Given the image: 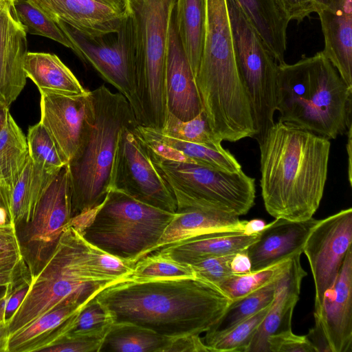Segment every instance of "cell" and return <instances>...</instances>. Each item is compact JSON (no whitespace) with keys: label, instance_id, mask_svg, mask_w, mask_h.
Returning a JSON list of instances; mask_svg holds the SVG:
<instances>
[{"label":"cell","instance_id":"6da1fadb","mask_svg":"<svg viewBox=\"0 0 352 352\" xmlns=\"http://www.w3.org/2000/svg\"><path fill=\"white\" fill-rule=\"evenodd\" d=\"M113 322H131L160 335L200 336L231 302L216 285L192 277L112 283L95 296Z\"/></svg>","mask_w":352,"mask_h":352},{"label":"cell","instance_id":"7a4b0ae2","mask_svg":"<svg viewBox=\"0 0 352 352\" xmlns=\"http://www.w3.org/2000/svg\"><path fill=\"white\" fill-rule=\"evenodd\" d=\"M258 144L260 186L266 211L275 219L313 217L324 194L330 140L278 121Z\"/></svg>","mask_w":352,"mask_h":352},{"label":"cell","instance_id":"3957f363","mask_svg":"<svg viewBox=\"0 0 352 352\" xmlns=\"http://www.w3.org/2000/svg\"><path fill=\"white\" fill-rule=\"evenodd\" d=\"M276 111L278 121L334 140L352 126V87L322 52L278 64Z\"/></svg>","mask_w":352,"mask_h":352},{"label":"cell","instance_id":"277c9868","mask_svg":"<svg viewBox=\"0 0 352 352\" xmlns=\"http://www.w3.org/2000/svg\"><path fill=\"white\" fill-rule=\"evenodd\" d=\"M89 107L76 153L67 164L72 193V218L100 205L111 187L118 135L138 124L120 92L101 85L89 93ZM71 218V219H72Z\"/></svg>","mask_w":352,"mask_h":352},{"label":"cell","instance_id":"5b68a950","mask_svg":"<svg viewBox=\"0 0 352 352\" xmlns=\"http://www.w3.org/2000/svg\"><path fill=\"white\" fill-rule=\"evenodd\" d=\"M114 283L95 268L89 245L80 233L66 227L40 270L31 276L21 304L6 320L8 336L62 304L85 305Z\"/></svg>","mask_w":352,"mask_h":352},{"label":"cell","instance_id":"8992f818","mask_svg":"<svg viewBox=\"0 0 352 352\" xmlns=\"http://www.w3.org/2000/svg\"><path fill=\"white\" fill-rule=\"evenodd\" d=\"M175 214L112 189L100 205L72 217L68 226L89 244L133 264L151 252Z\"/></svg>","mask_w":352,"mask_h":352},{"label":"cell","instance_id":"52a82bcc","mask_svg":"<svg viewBox=\"0 0 352 352\" xmlns=\"http://www.w3.org/2000/svg\"><path fill=\"white\" fill-rule=\"evenodd\" d=\"M136 47L138 124L161 130L168 113L165 63L175 0H128Z\"/></svg>","mask_w":352,"mask_h":352},{"label":"cell","instance_id":"ba28073f","mask_svg":"<svg viewBox=\"0 0 352 352\" xmlns=\"http://www.w3.org/2000/svg\"><path fill=\"white\" fill-rule=\"evenodd\" d=\"M148 151L153 164L173 191L177 212L197 208L239 217L247 214L254 205L255 179L242 169L225 172L167 160Z\"/></svg>","mask_w":352,"mask_h":352},{"label":"cell","instance_id":"9c48e42d","mask_svg":"<svg viewBox=\"0 0 352 352\" xmlns=\"http://www.w3.org/2000/svg\"><path fill=\"white\" fill-rule=\"evenodd\" d=\"M236 67L259 144L274 124L278 63L235 0H226Z\"/></svg>","mask_w":352,"mask_h":352},{"label":"cell","instance_id":"30bf717a","mask_svg":"<svg viewBox=\"0 0 352 352\" xmlns=\"http://www.w3.org/2000/svg\"><path fill=\"white\" fill-rule=\"evenodd\" d=\"M203 51L195 84L199 98L222 103L239 97L244 87L234 54L226 0H206Z\"/></svg>","mask_w":352,"mask_h":352},{"label":"cell","instance_id":"8fae6325","mask_svg":"<svg viewBox=\"0 0 352 352\" xmlns=\"http://www.w3.org/2000/svg\"><path fill=\"white\" fill-rule=\"evenodd\" d=\"M55 22L74 45L76 55L126 98L135 115L136 47L131 16L118 30L96 36L85 34L60 21Z\"/></svg>","mask_w":352,"mask_h":352},{"label":"cell","instance_id":"7c38bea8","mask_svg":"<svg viewBox=\"0 0 352 352\" xmlns=\"http://www.w3.org/2000/svg\"><path fill=\"white\" fill-rule=\"evenodd\" d=\"M136 125L126 126L120 131L110 190L176 213L177 206L173 191L153 164L148 147L134 131Z\"/></svg>","mask_w":352,"mask_h":352},{"label":"cell","instance_id":"4fadbf2b","mask_svg":"<svg viewBox=\"0 0 352 352\" xmlns=\"http://www.w3.org/2000/svg\"><path fill=\"white\" fill-rule=\"evenodd\" d=\"M351 243V208L319 220L311 231L302 252L309 261L314 282V311L333 287Z\"/></svg>","mask_w":352,"mask_h":352},{"label":"cell","instance_id":"5bb4252c","mask_svg":"<svg viewBox=\"0 0 352 352\" xmlns=\"http://www.w3.org/2000/svg\"><path fill=\"white\" fill-rule=\"evenodd\" d=\"M72 193L67 165L50 183L28 223V243L37 261L48 256L72 218Z\"/></svg>","mask_w":352,"mask_h":352},{"label":"cell","instance_id":"9a60e30c","mask_svg":"<svg viewBox=\"0 0 352 352\" xmlns=\"http://www.w3.org/2000/svg\"><path fill=\"white\" fill-rule=\"evenodd\" d=\"M315 327L331 352L352 351V250L347 252L333 287L314 311Z\"/></svg>","mask_w":352,"mask_h":352},{"label":"cell","instance_id":"2e32d148","mask_svg":"<svg viewBox=\"0 0 352 352\" xmlns=\"http://www.w3.org/2000/svg\"><path fill=\"white\" fill-rule=\"evenodd\" d=\"M12 3L0 1V104L8 109L25 85L23 64L28 53L27 33Z\"/></svg>","mask_w":352,"mask_h":352},{"label":"cell","instance_id":"e0dca14e","mask_svg":"<svg viewBox=\"0 0 352 352\" xmlns=\"http://www.w3.org/2000/svg\"><path fill=\"white\" fill-rule=\"evenodd\" d=\"M88 91L80 95L41 94L40 122L68 163L78 148L89 107Z\"/></svg>","mask_w":352,"mask_h":352},{"label":"cell","instance_id":"ac0fdd59","mask_svg":"<svg viewBox=\"0 0 352 352\" xmlns=\"http://www.w3.org/2000/svg\"><path fill=\"white\" fill-rule=\"evenodd\" d=\"M318 221L314 217L304 221L278 218L266 224L258 239L246 249L251 262V272L301 254L311 231Z\"/></svg>","mask_w":352,"mask_h":352},{"label":"cell","instance_id":"d6986e66","mask_svg":"<svg viewBox=\"0 0 352 352\" xmlns=\"http://www.w3.org/2000/svg\"><path fill=\"white\" fill-rule=\"evenodd\" d=\"M168 111L183 121L194 118L201 111L195 77L177 34L173 13L165 63Z\"/></svg>","mask_w":352,"mask_h":352},{"label":"cell","instance_id":"ffe728a7","mask_svg":"<svg viewBox=\"0 0 352 352\" xmlns=\"http://www.w3.org/2000/svg\"><path fill=\"white\" fill-rule=\"evenodd\" d=\"M300 255L292 256L276 280L273 301L248 352H269L267 338L270 336L292 330L293 311L299 300L302 279L307 275L300 264Z\"/></svg>","mask_w":352,"mask_h":352},{"label":"cell","instance_id":"44dd1931","mask_svg":"<svg viewBox=\"0 0 352 352\" xmlns=\"http://www.w3.org/2000/svg\"><path fill=\"white\" fill-rule=\"evenodd\" d=\"M28 1L54 21L64 22L91 36L118 30L129 16L96 0Z\"/></svg>","mask_w":352,"mask_h":352},{"label":"cell","instance_id":"7402d4cb","mask_svg":"<svg viewBox=\"0 0 352 352\" xmlns=\"http://www.w3.org/2000/svg\"><path fill=\"white\" fill-rule=\"evenodd\" d=\"M324 39V56L352 87V0H332L318 12Z\"/></svg>","mask_w":352,"mask_h":352},{"label":"cell","instance_id":"603a6c76","mask_svg":"<svg viewBox=\"0 0 352 352\" xmlns=\"http://www.w3.org/2000/svg\"><path fill=\"white\" fill-rule=\"evenodd\" d=\"M258 235L259 233L245 234L242 230H219L164 246L153 252L164 258L191 265L207 258L244 251L258 239Z\"/></svg>","mask_w":352,"mask_h":352},{"label":"cell","instance_id":"cb8c5ba5","mask_svg":"<svg viewBox=\"0 0 352 352\" xmlns=\"http://www.w3.org/2000/svg\"><path fill=\"white\" fill-rule=\"evenodd\" d=\"M245 222L239 216L214 210L190 208L177 211L151 253L211 232L228 230L243 232Z\"/></svg>","mask_w":352,"mask_h":352},{"label":"cell","instance_id":"d4e9b609","mask_svg":"<svg viewBox=\"0 0 352 352\" xmlns=\"http://www.w3.org/2000/svg\"><path fill=\"white\" fill-rule=\"evenodd\" d=\"M83 305L75 302L62 304L25 328L9 335L7 352L43 351L54 345L62 338L65 321Z\"/></svg>","mask_w":352,"mask_h":352},{"label":"cell","instance_id":"484cf974","mask_svg":"<svg viewBox=\"0 0 352 352\" xmlns=\"http://www.w3.org/2000/svg\"><path fill=\"white\" fill-rule=\"evenodd\" d=\"M278 64L285 62L289 23L279 0H235Z\"/></svg>","mask_w":352,"mask_h":352},{"label":"cell","instance_id":"4316f807","mask_svg":"<svg viewBox=\"0 0 352 352\" xmlns=\"http://www.w3.org/2000/svg\"><path fill=\"white\" fill-rule=\"evenodd\" d=\"M23 69L40 94L80 95L88 91L55 54L28 52Z\"/></svg>","mask_w":352,"mask_h":352},{"label":"cell","instance_id":"83f0119b","mask_svg":"<svg viewBox=\"0 0 352 352\" xmlns=\"http://www.w3.org/2000/svg\"><path fill=\"white\" fill-rule=\"evenodd\" d=\"M173 14L181 44L195 79L205 37L206 1L175 0Z\"/></svg>","mask_w":352,"mask_h":352},{"label":"cell","instance_id":"f1b7e54d","mask_svg":"<svg viewBox=\"0 0 352 352\" xmlns=\"http://www.w3.org/2000/svg\"><path fill=\"white\" fill-rule=\"evenodd\" d=\"M174 338L131 322H113L99 352H166Z\"/></svg>","mask_w":352,"mask_h":352},{"label":"cell","instance_id":"f546056e","mask_svg":"<svg viewBox=\"0 0 352 352\" xmlns=\"http://www.w3.org/2000/svg\"><path fill=\"white\" fill-rule=\"evenodd\" d=\"M57 173L46 170L30 157L11 190V205L16 224L30 221L40 198Z\"/></svg>","mask_w":352,"mask_h":352},{"label":"cell","instance_id":"4dcf8cb0","mask_svg":"<svg viewBox=\"0 0 352 352\" xmlns=\"http://www.w3.org/2000/svg\"><path fill=\"white\" fill-rule=\"evenodd\" d=\"M29 159L27 138L8 111L0 129V181L10 191Z\"/></svg>","mask_w":352,"mask_h":352},{"label":"cell","instance_id":"1f68e13d","mask_svg":"<svg viewBox=\"0 0 352 352\" xmlns=\"http://www.w3.org/2000/svg\"><path fill=\"white\" fill-rule=\"evenodd\" d=\"M276 279L245 296L231 300L221 318L201 338L206 346L208 347L233 327L270 305L274 297Z\"/></svg>","mask_w":352,"mask_h":352},{"label":"cell","instance_id":"d6a6232c","mask_svg":"<svg viewBox=\"0 0 352 352\" xmlns=\"http://www.w3.org/2000/svg\"><path fill=\"white\" fill-rule=\"evenodd\" d=\"M148 129L160 140L182 153L190 163L229 173L242 169L238 160L228 149L216 150L201 144L182 141L165 135L158 129Z\"/></svg>","mask_w":352,"mask_h":352},{"label":"cell","instance_id":"836d02e7","mask_svg":"<svg viewBox=\"0 0 352 352\" xmlns=\"http://www.w3.org/2000/svg\"><path fill=\"white\" fill-rule=\"evenodd\" d=\"M160 132L182 141L201 144L216 150H223L222 141L211 131L205 114L201 111L194 118L183 121L168 111Z\"/></svg>","mask_w":352,"mask_h":352},{"label":"cell","instance_id":"e575fe53","mask_svg":"<svg viewBox=\"0 0 352 352\" xmlns=\"http://www.w3.org/2000/svg\"><path fill=\"white\" fill-rule=\"evenodd\" d=\"M12 4L15 14L26 33L54 40L70 48L76 54V50L67 35L39 8L28 0H15Z\"/></svg>","mask_w":352,"mask_h":352},{"label":"cell","instance_id":"d590c367","mask_svg":"<svg viewBox=\"0 0 352 352\" xmlns=\"http://www.w3.org/2000/svg\"><path fill=\"white\" fill-rule=\"evenodd\" d=\"M113 323L109 314L95 296L65 322L66 336H104Z\"/></svg>","mask_w":352,"mask_h":352},{"label":"cell","instance_id":"8d00e7d4","mask_svg":"<svg viewBox=\"0 0 352 352\" xmlns=\"http://www.w3.org/2000/svg\"><path fill=\"white\" fill-rule=\"evenodd\" d=\"M195 277L190 265L164 258L153 252L136 261L128 279L150 280Z\"/></svg>","mask_w":352,"mask_h":352},{"label":"cell","instance_id":"74e56055","mask_svg":"<svg viewBox=\"0 0 352 352\" xmlns=\"http://www.w3.org/2000/svg\"><path fill=\"white\" fill-rule=\"evenodd\" d=\"M290 258L258 271L233 274L218 287L230 300L240 298L277 278L289 265Z\"/></svg>","mask_w":352,"mask_h":352},{"label":"cell","instance_id":"f35d334b","mask_svg":"<svg viewBox=\"0 0 352 352\" xmlns=\"http://www.w3.org/2000/svg\"><path fill=\"white\" fill-rule=\"evenodd\" d=\"M27 142L31 160L56 173L67 164L52 138L39 122L28 129Z\"/></svg>","mask_w":352,"mask_h":352},{"label":"cell","instance_id":"ab89813d","mask_svg":"<svg viewBox=\"0 0 352 352\" xmlns=\"http://www.w3.org/2000/svg\"><path fill=\"white\" fill-rule=\"evenodd\" d=\"M271 304L215 339L208 346L209 351L248 352L251 342L267 315Z\"/></svg>","mask_w":352,"mask_h":352},{"label":"cell","instance_id":"60d3db41","mask_svg":"<svg viewBox=\"0 0 352 352\" xmlns=\"http://www.w3.org/2000/svg\"><path fill=\"white\" fill-rule=\"evenodd\" d=\"M94 267L105 278L114 282L128 279L133 270V263L111 255L89 244Z\"/></svg>","mask_w":352,"mask_h":352},{"label":"cell","instance_id":"b9f144b4","mask_svg":"<svg viewBox=\"0 0 352 352\" xmlns=\"http://www.w3.org/2000/svg\"><path fill=\"white\" fill-rule=\"evenodd\" d=\"M234 254L207 258L190 266L195 277L219 286L222 281L234 274L230 267V262Z\"/></svg>","mask_w":352,"mask_h":352},{"label":"cell","instance_id":"7bdbcfd3","mask_svg":"<svg viewBox=\"0 0 352 352\" xmlns=\"http://www.w3.org/2000/svg\"><path fill=\"white\" fill-rule=\"evenodd\" d=\"M267 346L269 352H315L306 336H298L292 330L270 336Z\"/></svg>","mask_w":352,"mask_h":352},{"label":"cell","instance_id":"ee69618b","mask_svg":"<svg viewBox=\"0 0 352 352\" xmlns=\"http://www.w3.org/2000/svg\"><path fill=\"white\" fill-rule=\"evenodd\" d=\"M14 223L0 226V263L24 262Z\"/></svg>","mask_w":352,"mask_h":352},{"label":"cell","instance_id":"f6af8a7d","mask_svg":"<svg viewBox=\"0 0 352 352\" xmlns=\"http://www.w3.org/2000/svg\"><path fill=\"white\" fill-rule=\"evenodd\" d=\"M104 336H66L45 352H99Z\"/></svg>","mask_w":352,"mask_h":352},{"label":"cell","instance_id":"bcb514c9","mask_svg":"<svg viewBox=\"0 0 352 352\" xmlns=\"http://www.w3.org/2000/svg\"><path fill=\"white\" fill-rule=\"evenodd\" d=\"M289 21L302 22L316 12L314 0H279Z\"/></svg>","mask_w":352,"mask_h":352},{"label":"cell","instance_id":"7dc6e473","mask_svg":"<svg viewBox=\"0 0 352 352\" xmlns=\"http://www.w3.org/2000/svg\"><path fill=\"white\" fill-rule=\"evenodd\" d=\"M166 352H209L199 336L174 338Z\"/></svg>","mask_w":352,"mask_h":352},{"label":"cell","instance_id":"c3c4849f","mask_svg":"<svg viewBox=\"0 0 352 352\" xmlns=\"http://www.w3.org/2000/svg\"><path fill=\"white\" fill-rule=\"evenodd\" d=\"M23 266L24 262L0 263V288L14 289Z\"/></svg>","mask_w":352,"mask_h":352},{"label":"cell","instance_id":"681fc988","mask_svg":"<svg viewBox=\"0 0 352 352\" xmlns=\"http://www.w3.org/2000/svg\"><path fill=\"white\" fill-rule=\"evenodd\" d=\"M15 223L11 205V191L0 181V226Z\"/></svg>","mask_w":352,"mask_h":352},{"label":"cell","instance_id":"f907efd6","mask_svg":"<svg viewBox=\"0 0 352 352\" xmlns=\"http://www.w3.org/2000/svg\"><path fill=\"white\" fill-rule=\"evenodd\" d=\"M230 267L234 274H245L251 272V262L246 250L234 254Z\"/></svg>","mask_w":352,"mask_h":352},{"label":"cell","instance_id":"816d5d0a","mask_svg":"<svg viewBox=\"0 0 352 352\" xmlns=\"http://www.w3.org/2000/svg\"><path fill=\"white\" fill-rule=\"evenodd\" d=\"M265 222L260 219H254L245 221L243 226V232L245 234H254L259 233L265 227Z\"/></svg>","mask_w":352,"mask_h":352},{"label":"cell","instance_id":"f5cc1de1","mask_svg":"<svg viewBox=\"0 0 352 352\" xmlns=\"http://www.w3.org/2000/svg\"><path fill=\"white\" fill-rule=\"evenodd\" d=\"M109 6L119 12L129 16L130 9L128 0H96Z\"/></svg>","mask_w":352,"mask_h":352},{"label":"cell","instance_id":"db71d44e","mask_svg":"<svg viewBox=\"0 0 352 352\" xmlns=\"http://www.w3.org/2000/svg\"><path fill=\"white\" fill-rule=\"evenodd\" d=\"M347 135V143L346 145V153L348 155V179L349 184L351 186L352 184V126H351L346 132Z\"/></svg>","mask_w":352,"mask_h":352},{"label":"cell","instance_id":"11a10c76","mask_svg":"<svg viewBox=\"0 0 352 352\" xmlns=\"http://www.w3.org/2000/svg\"><path fill=\"white\" fill-rule=\"evenodd\" d=\"M8 332L5 324L0 325V352H7Z\"/></svg>","mask_w":352,"mask_h":352},{"label":"cell","instance_id":"9f6ffc18","mask_svg":"<svg viewBox=\"0 0 352 352\" xmlns=\"http://www.w3.org/2000/svg\"><path fill=\"white\" fill-rule=\"evenodd\" d=\"M332 0H314L316 12H318L328 8L331 4Z\"/></svg>","mask_w":352,"mask_h":352},{"label":"cell","instance_id":"6f0895ef","mask_svg":"<svg viewBox=\"0 0 352 352\" xmlns=\"http://www.w3.org/2000/svg\"><path fill=\"white\" fill-rule=\"evenodd\" d=\"M9 109L0 104V129L3 125Z\"/></svg>","mask_w":352,"mask_h":352},{"label":"cell","instance_id":"680465c9","mask_svg":"<svg viewBox=\"0 0 352 352\" xmlns=\"http://www.w3.org/2000/svg\"><path fill=\"white\" fill-rule=\"evenodd\" d=\"M10 1H12V2H14L15 0H10Z\"/></svg>","mask_w":352,"mask_h":352},{"label":"cell","instance_id":"91938a15","mask_svg":"<svg viewBox=\"0 0 352 352\" xmlns=\"http://www.w3.org/2000/svg\"><path fill=\"white\" fill-rule=\"evenodd\" d=\"M1 1V0H0ZM10 1V0H9Z\"/></svg>","mask_w":352,"mask_h":352}]
</instances>
